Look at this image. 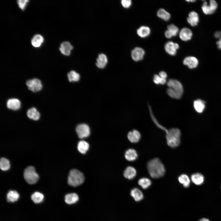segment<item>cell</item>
Masks as SVG:
<instances>
[{
    "mask_svg": "<svg viewBox=\"0 0 221 221\" xmlns=\"http://www.w3.org/2000/svg\"><path fill=\"white\" fill-rule=\"evenodd\" d=\"M84 178L83 174L78 170H71L69 174L68 179V184L73 187H76L82 184Z\"/></svg>",
    "mask_w": 221,
    "mask_h": 221,
    "instance_id": "obj_4",
    "label": "cell"
},
{
    "mask_svg": "<svg viewBox=\"0 0 221 221\" xmlns=\"http://www.w3.org/2000/svg\"><path fill=\"white\" fill-rule=\"evenodd\" d=\"M68 79L70 82H76L79 80L80 78L79 74L76 71H70L67 75Z\"/></svg>",
    "mask_w": 221,
    "mask_h": 221,
    "instance_id": "obj_35",
    "label": "cell"
},
{
    "mask_svg": "<svg viewBox=\"0 0 221 221\" xmlns=\"http://www.w3.org/2000/svg\"><path fill=\"white\" fill-rule=\"evenodd\" d=\"M29 2L28 0H18L17 1L19 7L22 10H25Z\"/></svg>",
    "mask_w": 221,
    "mask_h": 221,
    "instance_id": "obj_38",
    "label": "cell"
},
{
    "mask_svg": "<svg viewBox=\"0 0 221 221\" xmlns=\"http://www.w3.org/2000/svg\"><path fill=\"white\" fill-rule=\"evenodd\" d=\"M130 195L134 200L137 202L140 201L142 200L144 197L142 191L137 188H134L132 189L130 192Z\"/></svg>",
    "mask_w": 221,
    "mask_h": 221,
    "instance_id": "obj_21",
    "label": "cell"
},
{
    "mask_svg": "<svg viewBox=\"0 0 221 221\" xmlns=\"http://www.w3.org/2000/svg\"><path fill=\"white\" fill-rule=\"evenodd\" d=\"M137 172L133 167L128 166L124 171L123 175L126 178L131 180L133 179L136 176Z\"/></svg>",
    "mask_w": 221,
    "mask_h": 221,
    "instance_id": "obj_19",
    "label": "cell"
},
{
    "mask_svg": "<svg viewBox=\"0 0 221 221\" xmlns=\"http://www.w3.org/2000/svg\"><path fill=\"white\" fill-rule=\"evenodd\" d=\"M183 64L188 66L190 69L195 68L198 64L197 59L194 56H189L185 58L183 61Z\"/></svg>",
    "mask_w": 221,
    "mask_h": 221,
    "instance_id": "obj_11",
    "label": "cell"
},
{
    "mask_svg": "<svg viewBox=\"0 0 221 221\" xmlns=\"http://www.w3.org/2000/svg\"><path fill=\"white\" fill-rule=\"evenodd\" d=\"M216 44L218 48L221 50V39H220L216 42Z\"/></svg>",
    "mask_w": 221,
    "mask_h": 221,
    "instance_id": "obj_43",
    "label": "cell"
},
{
    "mask_svg": "<svg viewBox=\"0 0 221 221\" xmlns=\"http://www.w3.org/2000/svg\"><path fill=\"white\" fill-rule=\"evenodd\" d=\"M199 221H210L209 219L206 218H203L200 219Z\"/></svg>",
    "mask_w": 221,
    "mask_h": 221,
    "instance_id": "obj_44",
    "label": "cell"
},
{
    "mask_svg": "<svg viewBox=\"0 0 221 221\" xmlns=\"http://www.w3.org/2000/svg\"><path fill=\"white\" fill-rule=\"evenodd\" d=\"M0 167L2 171H6L9 170L10 167L9 160L4 157L1 158L0 160Z\"/></svg>",
    "mask_w": 221,
    "mask_h": 221,
    "instance_id": "obj_34",
    "label": "cell"
},
{
    "mask_svg": "<svg viewBox=\"0 0 221 221\" xmlns=\"http://www.w3.org/2000/svg\"><path fill=\"white\" fill-rule=\"evenodd\" d=\"M147 168L150 176L153 178L162 177L165 173L164 165L157 158H154L148 161L147 164Z\"/></svg>",
    "mask_w": 221,
    "mask_h": 221,
    "instance_id": "obj_1",
    "label": "cell"
},
{
    "mask_svg": "<svg viewBox=\"0 0 221 221\" xmlns=\"http://www.w3.org/2000/svg\"><path fill=\"white\" fill-rule=\"evenodd\" d=\"M195 1H196V0H187V1L186 0V1L188 2H194Z\"/></svg>",
    "mask_w": 221,
    "mask_h": 221,
    "instance_id": "obj_45",
    "label": "cell"
},
{
    "mask_svg": "<svg viewBox=\"0 0 221 221\" xmlns=\"http://www.w3.org/2000/svg\"><path fill=\"white\" fill-rule=\"evenodd\" d=\"M125 156L127 160L129 161H133L137 159L138 155L137 152L135 149H130L126 151Z\"/></svg>",
    "mask_w": 221,
    "mask_h": 221,
    "instance_id": "obj_22",
    "label": "cell"
},
{
    "mask_svg": "<svg viewBox=\"0 0 221 221\" xmlns=\"http://www.w3.org/2000/svg\"><path fill=\"white\" fill-rule=\"evenodd\" d=\"M27 115L29 118L34 120H37L40 118L39 112L35 107L29 109L27 111Z\"/></svg>",
    "mask_w": 221,
    "mask_h": 221,
    "instance_id": "obj_20",
    "label": "cell"
},
{
    "mask_svg": "<svg viewBox=\"0 0 221 221\" xmlns=\"http://www.w3.org/2000/svg\"><path fill=\"white\" fill-rule=\"evenodd\" d=\"M167 83L169 87L167 90V94L173 99L180 98L183 92V87L180 82L176 79H170Z\"/></svg>",
    "mask_w": 221,
    "mask_h": 221,
    "instance_id": "obj_2",
    "label": "cell"
},
{
    "mask_svg": "<svg viewBox=\"0 0 221 221\" xmlns=\"http://www.w3.org/2000/svg\"><path fill=\"white\" fill-rule=\"evenodd\" d=\"M218 5L216 1L211 0L209 1V4L208 5L206 2H204L202 6V9L204 13L207 15L213 13L216 10Z\"/></svg>",
    "mask_w": 221,
    "mask_h": 221,
    "instance_id": "obj_7",
    "label": "cell"
},
{
    "mask_svg": "<svg viewBox=\"0 0 221 221\" xmlns=\"http://www.w3.org/2000/svg\"><path fill=\"white\" fill-rule=\"evenodd\" d=\"M181 132L176 128H173L168 130L166 138L168 145L172 148L178 146L180 142Z\"/></svg>",
    "mask_w": 221,
    "mask_h": 221,
    "instance_id": "obj_3",
    "label": "cell"
},
{
    "mask_svg": "<svg viewBox=\"0 0 221 221\" xmlns=\"http://www.w3.org/2000/svg\"><path fill=\"white\" fill-rule=\"evenodd\" d=\"M96 64L97 66L100 68H103L106 66L108 60L107 56L104 54L101 53L99 55L96 59Z\"/></svg>",
    "mask_w": 221,
    "mask_h": 221,
    "instance_id": "obj_18",
    "label": "cell"
},
{
    "mask_svg": "<svg viewBox=\"0 0 221 221\" xmlns=\"http://www.w3.org/2000/svg\"><path fill=\"white\" fill-rule=\"evenodd\" d=\"M168 30H169L173 36H175L178 32V27L173 24H171L167 26Z\"/></svg>",
    "mask_w": 221,
    "mask_h": 221,
    "instance_id": "obj_37",
    "label": "cell"
},
{
    "mask_svg": "<svg viewBox=\"0 0 221 221\" xmlns=\"http://www.w3.org/2000/svg\"><path fill=\"white\" fill-rule=\"evenodd\" d=\"M165 36L168 38H171L173 36L171 32L168 30L165 31Z\"/></svg>",
    "mask_w": 221,
    "mask_h": 221,
    "instance_id": "obj_40",
    "label": "cell"
},
{
    "mask_svg": "<svg viewBox=\"0 0 221 221\" xmlns=\"http://www.w3.org/2000/svg\"><path fill=\"white\" fill-rule=\"evenodd\" d=\"M76 131L80 138L87 137L90 133L89 126L85 124H81L78 125L76 128Z\"/></svg>",
    "mask_w": 221,
    "mask_h": 221,
    "instance_id": "obj_8",
    "label": "cell"
},
{
    "mask_svg": "<svg viewBox=\"0 0 221 221\" xmlns=\"http://www.w3.org/2000/svg\"><path fill=\"white\" fill-rule=\"evenodd\" d=\"M192 182L197 185L203 184L204 180V176L201 173H197L192 174L191 177Z\"/></svg>",
    "mask_w": 221,
    "mask_h": 221,
    "instance_id": "obj_16",
    "label": "cell"
},
{
    "mask_svg": "<svg viewBox=\"0 0 221 221\" xmlns=\"http://www.w3.org/2000/svg\"><path fill=\"white\" fill-rule=\"evenodd\" d=\"M215 37L217 39H221V31H217L215 32L214 34Z\"/></svg>",
    "mask_w": 221,
    "mask_h": 221,
    "instance_id": "obj_42",
    "label": "cell"
},
{
    "mask_svg": "<svg viewBox=\"0 0 221 221\" xmlns=\"http://www.w3.org/2000/svg\"><path fill=\"white\" fill-rule=\"evenodd\" d=\"M73 48V46L69 42L64 41L60 45L59 49L63 54L65 56H69Z\"/></svg>",
    "mask_w": 221,
    "mask_h": 221,
    "instance_id": "obj_13",
    "label": "cell"
},
{
    "mask_svg": "<svg viewBox=\"0 0 221 221\" xmlns=\"http://www.w3.org/2000/svg\"><path fill=\"white\" fill-rule=\"evenodd\" d=\"M44 38L43 36L39 34L35 35L31 40V44L34 47H40L43 42Z\"/></svg>",
    "mask_w": 221,
    "mask_h": 221,
    "instance_id": "obj_24",
    "label": "cell"
},
{
    "mask_svg": "<svg viewBox=\"0 0 221 221\" xmlns=\"http://www.w3.org/2000/svg\"><path fill=\"white\" fill-rule=\"evenodd\" d=\"M19 197V193L16 191L10 190L7 195V199L8 202H14L17 201Z\"/></svg>",
    "mask_w": 221,
    "mask_h": 221,
    "instance_id": "obj_26",
    "label": "cell"
},
{
    "mask_svg": "<svg viewBox=\"0 0 221 221\" xmlns=\"http://www.w3.org/2000/svg\"><path fill=\"white\" fill-rule=\"evenodd\" d=\"M79 199L78 195L76 193H73L66 195L65 196L64 200L67 204H71L77 202Z\"/></svg>",
    "mask_w": 221,
    "mask_h": 221,
    "instance_id": "obj_23",
    "label": "cell"
},
{
    "mask_svg": "<svg viewBox=\"0 0 221 221\" xmlns=\"http://www.w3.org/2000/svg\"><path fill=\"white\" fill-rule=\"evenodd\" d=\"M121 4L125 8H129L131 5L132 2L130 0H122Z\"/></svg>",
    "mask_w": 221,
    "mask_h": 221,
    "instance_id": "obj_39",
    "label": "cell"
},
{
    "mask_svg": "<svg viewBox=\"0 0 221 221\" xmlns=\"http://www.w3.org/2000/svg\"><path fill=\"white\" fill-rule=\"evenodd\" d=\"M194 107L196 111L198 113H201L205 108V105L204 101L198 99L194 101Z\"/></svg>",
    "mask_w": 221,
    "mask_h": 221,
    "instance_id": "obj_29",
    "label": "cell"
},
{
    "mask_svg": "<svg viewBox=\"0 0 221 221\" xmlns=\"http://www.w3.org/2000/svg\"><path fill=\"white\" fill-rule=\"evenodd\" d=\"M137 33L138 35L142 38L148 36L150 33V28L146 26H142L137 30Z\"/></svg>",
    "mask_w": 221,
    "mask_h": 221,
    "instance_id": "obj_25",
    "label": "cell"
},
{
    "mask_svg": "<svg viewBox=\"0 0 221 221\" xmlns=\"http://www.w3.org/2000/svg\"><path fill=\"white\" fill-rule=\"evenodd\" d=\"M24 177L26 181L29 184L36 183L39 179V176L33 166L27 167L24 172Z\"/></svg>",
    "mask_w": 221,
    "mask_h": 221,
    "instance_id": "obj_5",
    "label": "cell"
},
{
    "mask_svg": "<svg viewBox=\"0 0 221 221\" xmlns=\"http://www.w3.org/2000/svg\"><path fill=\"white\" fill-rule=\"evenodd\" d=\"M188 23L192 26H196L199 22V17L197 13L194 11L189 13L187 18Z\"/></svg>",
    "mask_w": 221,
    "mask_h": 221,
    "instance_id": "obj_15",
    "label": "cell"
},
{
    "mask_svg": "<svg viewBox=\"0 0 221 221\" xmlns=\"http://www.w3.org/2000/svg\"><path fill=\"white\" fill-rule=\"evenodd\" d=\"M178 180L179 182L182 184L184 188H187L189 187L190 180L187 175L185 174L181 175L179 176Z\"/></svg>",
    "mask_w": 221,
    "mask_h": 221,
    "instance_id": "obj_27",
    "label": "cell"
},
{
    "mask_svg": "<svg viewBox=\"0 0 221 221\" xmlns=\"http://www.w3.org/2000/svg\"><path fill=\"white\" fill-rule=\"evenodd\" d=\"M145 53V51L143 49L140 47H137L132 50L131 56L134 61H138L143 59Z\"/></svg>",
    "mask_w": 221,
    "mask_h": 221,
    "instance_id": "obj_10",
    "label": "cell"
},
{
    "mask_svg": "<svg viewBox=\"0 0 221 221\" xmlns=\"http://www.w3.org/2000/svg\"><path fill=\"white\" fill-rule=\"evenodd\" d=\"M89 148V145L85 141L82 140L80 141L77 145V149L78 151L82 154H85L88 150Z\"/></svg>",
    "mask_w": 221,
    "mask_h": 221,
    "instance_id": "obj_28",
    "label": "cell"
},
{
    "mask_svg": "<svg viewBox=\"0 0 221 221\" xmlns=\"http://www.w3.org/2000/svg\"><path fill=\"white\" fill-rule=\"evenodd\" d=\"M149 109L151 118L153 120V122L157 127L165 131L166 133V134H167L168 133V130L166 128L161 125L159 123L156 118L154 115L153 113L151 108L150 106H149Z\"/></svg>",
    "mask_w": 221,
    "mask_h": 221,
    "instance_id": "obj_33",
    "label": "cell"
},
{
    "mask_svg": "<svg viewBox=\"0 0 221 221\" xmlns=\"http://www.w3.org/2000/svg\"><path fill=\"white\" fill-rule=\"evenodd\" d=\"M179 47L178 44L171 41L167 42L165 45V48L166 52L172 56L176 54L177 50L178 49Z\"/></svg>",
    "mask_w": 221,
    "mask_h": 221,
    "instance_id": "obj_9",
    "label": "cell"
},
{
    "mask_svg": "<svg viewBox=\"0 0 221 221\" xmlns=\"http://www.w3.org/2000/svg\"><path fill=\"white\" fill-rule=\"evenodd\" d=\"M26 85L28 88L33 92H37L41 91L42 88L41 81L39 79L34 78L28 80Z\"/></svg>",
    "mask_w": 221,
    "mask_h": 221,
    "instance_id": "obj_6",
    "label": "cell"
},
{
    "mask_svg": "<svg viewBox=\"0 0 221 221\" xmlns=\"http://www.w3.org/2000/svg\"><path fill=\"white\" fill-rule=\"evenodd\" d=\"M44 198V196L41 193L35 192L32 194L31 199L35 203L38 204L41 202Z\"/></svg>",
    "mask_w": 221,
    "mask_h": 221,
    "instance_id": "obj_32",
    "label": "cell"
},
{
    "mask_svg": "<svg viewBox=\"0 0 221 221\" xmlns=\"http://www.w3.org/2000/svg\"><path fill=\"white\" fill-rule=\"evenodd\" d=\"M138 184L142 188L146 189L148 188L151 184V181L148 178L143 177L140 179L138 181Z\"/></svg>",
    "mask_w": 221,
    "mask_h": 221,
    "instance_id": "obj_31",
    "label": "cell"
},
{
    "mask_svg": "<svg viewBox=\"0 0 221 221\" xmlns=\"http://www.w3.org/2000/svg\"><path fill=\"white\" fill-rule=\"evenodd\" d=\"M141 137L140 132L136 130L129 132L127 135L129 140L132 143H137L140 140Z\"/></svg>",
    "mask_w": 221,
    "mask_h": 221,
    "instance_id": "obj_17",
    "label": "cell"
},
{
    "mask_svg": "<svg viewBox=\"0 0 221 221\" xmlns=\"http://www.w3.org/2000/svg\"><path fill=\"white\" fill-rule=\"evenodd\" d=\"M7 107L10 110H19L21 106V103L17 99L12 98L8 99L6 103Z\"/></svg>",
    "mask_w": 221,
    "mask_h": 221,
    "instance_id": "obj_12",
    "label": "cell"
},
{
    "mask_svg": "<svg viewBox=\"0 0 221 221\" xmlns=\"http://www.w3.org/2000/svg\"><path fill=\"white\" fill-rule=\"evenodd\" d=\"M157 15L158 17L165 21L169 20L171 17L170 14L163 8H161L158 10Z\"/></svg>",
    "mask_w": 221,
    "mask_h": 221,
    "instance_id": "obj_30",
    "label": "cell"
},
{
    "mask_svg": "<svg viewBox=\"0 0 221 221\" xmlns=\"http://www.w3.org/2000/svg\"><path fill=\"white\" fill-rule=\"evenodd\" d=\"M159 75L161 78L166 79L167 77V75L166 72L164 71H161L159 73Z\"/></svg>",
    "mask_w": 221,
    "mask_h": 221,
    "instance_id": "obj_41",
    "label": "cell"
},
{
    "mask_svg": "<svg viewBox=\"0 0 221 221\" xmlns=\"http://www.w3.org/2000/svg\"><path fill=\"white\" fill-rule=\"evenodd\" d=\"M153 81L156 84H161L163 85L166 82V79L161 78L159 75L155 74L154 75L153 78Z\"/></svg>",
    "mask_w": 221,
    "mask_h": 221,
    "instance_id": "obj_36",
    "label": "cell"
},
{
    "mask_svg": "<svg viewBox=\"0 0 221 221\" xmlns=\"http://www.w3.org/2000/svg\"><path fill=\"white\" fill-rule=\"evenodd\" d=\"M192 33L190 29L187 28H182L179 33L180 39L184 41H187L190 40L192 37Z\"/></svg>",
    "mask_w": 221,
    "mask_h": 221,
    "instance_id": "obj_14",
    "label": "cell"
}]
</instances>
